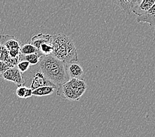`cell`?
<instances>
[{
    "instance_id": "cell-1",
    "label": "cell",
    "mask_w": 155,
    "mask_h": 137,
    "mask_svg": "<svg viewBox=\"0 0 155 137\" xmlns=\"http://www.w3.org/2000/svg\"><path fill=\"white\" fill-rule=\"evenodd\" d=\"M39 69L46 79L58 87L69 80L66 64L53 55H44L40 59Z\"/></svg>"
},
{
    "instance_id": "cell-2",
    "label": "cell",
    "mask_w": 155,
    "mask_h": 137,
    "mask_svg": "<svg viewBox=\"0 0 155 137\" xmlns=\"http://www.w3.org/2000/svg\"><path fill=\"white\" fill-rule=\"evenodd\" d=\"M51 43L53 46L51 55L65 64L78 61V54L73 40L64 34L51 35Z\"/></svg>"
},
{
    "instance_id": "cell-3",
    "label": "cell",
    "mask_w": 155,
    "mask_h": 137,
    "mask_svg": "<svg viewBox=\"0 0 155 137\" xmlns=\"http://www.w3.org/2000/svg\"><path fill=\"white\" fill-rule=\"evenodd\" d=\"M0 44L8 50L10 57L20 61L21 42L12 35H0Z\"/></svg>"
},
{
    "instance_id": "cell-4",
    "label": "cell",
    "mask_w": 155,
    "mask_h": 137,
    "mask_svg": "<svg viewBox=\"0 0 155 137\" xmlns=\"http://www.w3.org/2000/svg\"><path fill=\"white\" fill-rule=\"evenodd\" d=\"M2 77L6 80L11 81L17 85V86H21L25 83V78L23 73H21L17 66L9 69L2 75Z\"/></svg>"
},
{
    "instance_id": "cell-5",
    "label": "cell",
    "mask_w": 155,
    "mask_h": 137,
    "mask_svg": "<svg viewBox=\"0 0 155 137\" xmlns=\"http://www.w3.org/2000/svg\"><path fill=\"white\" fill-rule=\"evenodd\" d=\"M42 86H52L58 89V87L56 85H54L50 81L48 80L41 72L38 71L35 73V75H33L32 80L29 88H31L32 90H34Z\"/></svg>"
},
{
    "instance_id": "cell-6",
    "label": "cell",
    "mask_w": 155,
    "mask_h": 137,
    "mask_svg": "<svg viewBox=\"0 0 155 137\" xmlns=\"http://www.w3.org/2000/svg\"><path fill=\"white\" fill-rule=\"evenodd\" d=\"M155 4V0H137L132 12L137 17L147 13Z\"/></svg>"
},
{
    "instance_id": "cell-7",
    "label": "cell",
    "mask_w": 155,
    "mask_h": 137,
    "mask_svg": "<svg viewBox=\"0 0 155 137\" xmlns=\"http://www.w3.org/2000/svg\"><path fill=\"white\" fill-rule=\"evenodd\" d=\"M57 94L61 96V98L68 99L70 101H78L74 91L70 86L68 82H66L58 86L57 89Z\"/></svg>"
},
{
    "instance_id": "cell-8",
    "label": "cell",
    "mask_w": 155,
    "mask_h": 137,
    "mask_svg": "<svg viewBox=\"0 0 155 137\" xmlns=\"http://www.w3.org/2000/svg\"><path fill=\"white\" fill-rule=\"evenodd\" d=\"M66 70L69 79H81L84 74V71L82 67L79 64L77 61L66 64Z\"/></svg>"
},
{
    "instance_id": "cell-9",
    "label": "cell",
    "mask_w": 155,
    "mask_h": 137,
    "mask_svg": "<svg viewBox=\"0 0 155 137\" xmlns=\"http://www.w3.org/2000/svg\"><path fill=\"white\" fill-rule=\"evenodd\" d=\"M68 82L74 91L77 98L79 99L87 89V84L84 80L83 79H69Z\"/></svg>"
},
{
    "instance_id": "cell-10",
    "label": "cell",
    "mask_w": 155,
    "mask_h": 137,
    "mask_svg": "<svg viewBox=\"0 0 155 137\" xmlns=\"http://www.w3.org/2000/svg\"><path fill=\"white\" fill-rule=\"evenodd\" d=\"M136 21L138 23H147L150 27H155V4L147 13L140 17H137Z\"/></svg>"
},
{
    "instance_id": "cell-11",
    "label": "cell",
    "mask_w": 155,
    "mask_h": 137,
    "mask_svg": "<svg viewBox=\"0 0 155 137\" xmlns=\"http://www.w3.org/2000/svg\"><path fill=\"white\" fill-rule=\"evenodd\" d=\"M51 35L50 34H44L42 33L34 36L32 38L30 44L33 46H35L36 49L39 50L40 46L45 42H51Z\"/></svg>"
},
{
    "instance_id": "cell-12",
    "label": "cell",
    "mask_w": 155,
    "mask_h": 137,
    "mask_svg": "<svg viewBox=\"0 0 155 137\" xmlns=\"http://www.w3.org/2000/svg\"><path fill=\"white\" fill-rule=\"evenodd\" d=\"M137 0H127V1H114V3L117 5L121 9L124 11L127 14L132 12V9L136 4Z\"/></svg>"
},
{
    "instance_id": "cell-13",
    "label": "cell",
    "mask_w": 155,
    "mask_h": 137,
    "mask_svg": "<svg viewBox=\"0 0 155 137\" xmlns=\"http://www.w3.org/2000/svg\"><path fill=\"white\" fill-rule=\"evenodd\" d=\"M0 61L9 63L15 66H17L20 61L17 59H13L10 57L8 50L0 44Z\"/></svg>"
},
{
    "instance_id": "cell-14",
    "label": "cell",
    "mask_w": 155,
    "mask_h": 137,
    "mask_svg": "<svg viewBox=\"0 0 155 137\" xmlns=\"http://www.w3.org/2000/svg\"><path fill=\"white\" fill-rule=\"evenodd\" d=\"M44 55L40 51L29 55H20V61H27L31 65H35L38 64L40 59Z\"/></svg>"
},
{
    "instance_id": "cell-15",
    "label": "cell",
    "mask_w": 155,
    "mask_h": 137,
    "mask_svg": "<svg viewBox=\"0 0 155 137\" xmlns=\"http://www.w3.org/2000/svg\"><path fill=\"white\" fill-rule=\"evenodd\" d=\"M56 88L52 86H42L33 90V96H48L53 93Z\"/></svg>"
},
{
    "instance_id": "cell-16",
    "label": "cell",
    "mask_w": 155,
    "mask_h": 137,
    "mask_svg": "<svg viewBox=\"0 0 155 137\" xmlns=\"http://www.w3.org/2000/svg\"><path fill=\"white\" fill-rule=\"evenodd\" d=\"M38 50L36 49V48L33 46L31 44H25V45L22 46L20 52L21 55H29V54H32L38 52Z\"/></svg>"
},
{
    "instance_id": "cell-17",
    "label": "cell",
    "mask_w": 155,
    "mask_h": 137,
    "mask_svg": "<svg viewBox=\"0 0 155 137\" xmlns=\"http://www.w3.org/2000/svg\"><path fill=\"white\" fill-rule=\"evenodd\" d=\"M44 56L51 55L53 51V46L51 42H45L42 44L38 50Z\"/></svg>"
},
{
    "instance_id": "cell-18",
    "label": "cell",
    "mask_w": 155,
    "mask_h": 137,
    "mask_svg": "<svg viewBox=\"0 0 155 137\" xmlns=\"http://www.w3.org/2000/svg\"><path fill=\"white\" fill-rule=\"evenodd\" d=\"M31 64L27 61H20L17 65V69L19 70L20 72L23 73L26 72L30 67Z\"/></svg>"
},
{
    "instance_id": "cell-19",
    "label": "cell",
    "mask_w": 155,
    "mask_h": 137,
    "mask_svg": "<svg viewBox=\"0 0 155 137\" xmlns=\"http://www.w3.org/2000/svg\"><path fill=\"white\" fill-rule=\"evenodd\" d=\"M15 67V66L9 64V63L0 61V73H1L2 75L5 72L8 71L10 69Z\"/></svg>"
},
{
    "instance_id": "cell-20",
    "label": "cell",
    "mask_w": 155,
    "mask_h": 137,
    "mask_svg": "<svg viewBox=\"0 0 155 137\" xmlns=\"http://www.w3.org/2000/svg\"><path fill=\"white\" fill-rule=\"evenodd\" d=\"M27 89V86H25V85H21V86H17L16 90V95L20 98H25Z\"/></svg>"
},
{
    "instance_id": "cell-21",
    "label": "cell",
    "mask_w": 155,
    "mask_h": 137,
    "mask_svg": "<svg viewBox=\"0 0 155 137\" xmlns=\"http://www.w3.org/2000/svg\"><path fill=\"white\" fill-rule=\"evenodd\" d=\"M32 96H33V90L31 89V88H30L29 87H27V91H26L25 98H28L31 97Z\"/></svg>"
},
{
    "instance_id": "cell-22",
    "label": "cell",
    "mask_w": 155,
    "mask_h": 137,
    "mask_svg": "<svg viewBox=\"0 0 155 137\" xmlns=\"http://www.w3.org/2000/svg\"><path fill=\"white\" fill-rule=\"evenodd\" d=\"M0 77H2V75L1 73H0Z\"/></svg>"
}]
</instances>
